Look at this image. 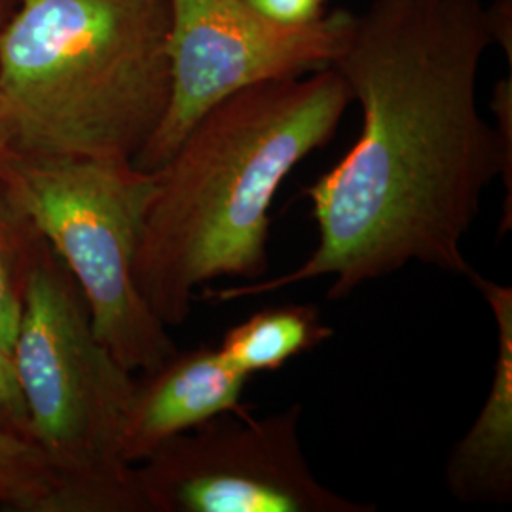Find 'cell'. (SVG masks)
<instances>
[{"instance_id": "8", "label": "cell", "mask_w": 512, "mask_h": 512, "mask_svg": "<svg viewBox=\"0 0 512 512\" xmlns=\"http://www.w3.org/2000/svg\"><path fill=\"white\" fill-rule=\"evenodd\" d=\"M251 376L230 365L219 348L177 351L164 365L135 380L129 404L124 456L131 465L226 412L247 414L243 393Z\"/></svg>"}, {"instance_id": "7", "label": "cell", "mask_w": 512, "mask_h": 512, "mask_svg": "<svg viewBox=\"0 0 512 512\" xmlns=\"http://www.w3.org/2000/svg\"><path fill=\"white\" fill-rule=\"evenodd\" d=\"M300 404L266 418L226 412L167 440L137 469L148 512H370L313 475Z\"/></svg>"}, {"instance_id": "15", "label": "cell", "mask_w": 512, "mask_h": 512, "mask_svg": "<svg viewBox=\"0 0 512 512\" xmlns=\"http://www.w3.org/2000/svg\"><path fill=\"white\" fill-rule=\"evenodd\" d=\"M488 29L494 38V46H501L507 54L509 65L512 63V0H494L490 6H484Z\"/></svg>"}, {"instance_id": "17", "label": "cell", "mask_w": 512, "mask_h": 512, "mask_svg": "<svg viewBox=\"0 0 512 512\" xmlns=\"http://www.w3.org/2000/svg\"><path fill=\"white\" fill-rule=\"evenodd\" d=\"M10 150V145H8V135H6V131L0 128V158L6 154Z\"/></svg>"}, {"instance_id": "13", "label": "cell", "mask_w": 512, "mask_h": 512, "mask_svg": "<svg viewBox=\"0 0 512 512\" xmlns=\"http://www.w3.org/2000/svg\"><path fill=\"white\" fill-rule=\"evenodd\" d=\"M0 429L29 439L27 412L19 387L14 348L0 336Z\"/></svg>"}, {"instance_id": "2", "label": "cell", "mask_w": 512, "mask_h": 512, "mask_svg": "<svg viewBox=\"0 0 512 512\" xmlns=\"http://www.w3.org/2000/svg\"><path fill=\"white\" fill-rule=\"evenodd\" d=\"M353 101L334 67L222 99L158 169L135 283L165 327H181L196 289L268 274L270 207L296 165L325 147Z\"/></svg>"}, {"instance_id": "10", "label": "cell", "mask_w": 512, "mask_h": 512, "mask_svg": "<svg viewBox=\"0 0 512 512\" xmlns=\"http://www.w3.org/2000/svg\"><path fill=\"white\" fill-rule=\"evenodd\" d=\"M319 310L308 304H281L256 311L236 327L226 330L219 351L247 376L277 372L332 338Z\"/></svg>"}, {"instance_id": "9", "label": "cell", "mask_w": 512, "mask_h": 512, "mask_svg": "<svg viewBox=\"0 0 512 512\" xmlns=\"http://www.w3.org/2000/svg\"><path fill=\"white\" fill-rule=\"evenodd\" d=\"M497 325V359L488 397L452 450L446 488L461 503L509 505L512 499V289L473 272Z\"/></svg>"}, {"instance_id": "16", "label": "cell", "mask_w": 512, "mask_h": 512, "mask_svg": "<svg viewBox=\"0 0 512 512\" xmlns=\"http://www.w3.org/2000/svg\"><path fill=\"white\" fill-rule=\"evenodd\" d=\"M18 2L19 0H0V46H2V38L6 33V27H8L10 19L18 8Z\"/></svg>"}, {"instance_id": "6", "label": "cell", "mask_w": 512, "mask_h": 512, "mask_svg": "<svg viewBox=\"0 0 512 512\" xmlns=\"http://www.w3.org/2000/svg\"><path fill=\"white\" fill-rule=\"evenodd\" d=\"M355 18L334 10L287 27L241 0H169V101L133 164L158 171L203 114L234 93L332 67L348 46Z\"/></svg>"}, {"instance_id": "1", "label": "cell", "mask_w": 512, "mask_h": 512, "mask_svg": "<svg viewBox=\"0 0 512 512\" xmlns=\"http://www.w3.org/2000/svg\"><path fill=\"white\" fill-rule=\"evenodd\" d=\"M494 46L482 0H374L355 18L334 69L363 128L340 164L302 190L319 241L298 268L203 298L232 302L330 277V300L410 262L469 279L463 255L484 190L507 186L499 234L512 228V92L495 88L492 128L476 101Z\"/></svg>"}, {"instance_id": "3", "label": "cell", "mask_w": 512, "mask_h": 512, "mask_svg": "<svg viewBox=\"0 0 512 512\" xmlns=\"http://www.w3.org/2000/svg\"><path fill=\"white\" fill-rule=\"evenodd\" d=\"M169 0H19L0 46L10 150L133 160L169 101Z\"/></svg>"}, {"instance_id": "4", "label": "cell", "mask_w": 512, "mask_h": 512, "mask_svg": "<svg viewBox=\"0 0 512 512\" xmlns=\"http://www.w3.org/2000/svg\"><path fill=\"white\" fill-rule=\"evenodd\" d=\"M14 359L29 440L69 512H148L137 465L124 456L135 380L95 336L73 277L44 241L27 279Z\"/></svg>"}, {"instance_id": "14", "label": "cell", "mask_w": 512, "mask_h": 512, "mask_svg": "<svg viewBox=\"0 0 512 512\" xmlns=\"http://www.w3.org/2000/svg\"><path fill=\"white\" fill-rule=\"evenodd\" d=\"M241 2L274 23L298 27L321 18L325 14L327 0H241Z\"/></svg>"}, {"instance_id": "11", "label": "cell", "mask_w": 512, "mask_h": 512, "mask_svg": "<svg viewBox=\"0 0 512 512\" xmlns=\"http://www.w3.org/2000/svg\"><path fill=\"white\" fill-rule=\"evenodd\" d=\"M0 505L25 512H69L37 446L6 429H0Z\"/></svg>"}, {"instance_id": "5", "label": "cell", "mask_w": 512, "mask_h": 512, "mask_svg": "<svg viewBox=\"0 0 512 512\" xmlns=\"http://www.w3.org/2000/svg\"><path fill=\"white\" fill-rule=\"evenodd\" d=\"M0 181L82 294L99 342L129 372H150L179 349L135 283V258L158 171L126 158L8 150Z\"/></svg>"}, {"instance_id": "12", "label": "cell", "mask_w": 512, "mask_h": 512, "mask_svg": "<svg viewBox=\"0 0 512 512\" xmlns=\"http://www.w3.org/2000/svg\"><path fill=\"white\" fill-rule=\"evenodd\" d=\"M42 239L0 181V336L14 348L25 287Z\"/></svg>"}]
</instances>
